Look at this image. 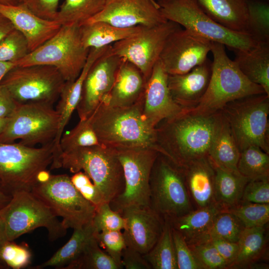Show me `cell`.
Masks as SVG:
<instances>
[{"mask_svg": "<svg viewBox=\"0 0 269 269\" xmlns=\"http://www.w3.org/2000/svg\"><path fill=\"white\" fill-rule=\"evenodd\" d=\"M221 117L220 111L201 114L183 109L163 120L155 127L159 153L180 168L208 156Z\"/></svg>", "mask_w": 269, "mask_h": 269, "instance_id": "obj_1", "label": "cell"}, {"mask_svg": "<svg viewBox=\"0 0 269 269\" xmlns=\"http://www.w3.org/2000/svg\"><path fill=\"white\" fill-rule=\"evenodd\" d=\"M143 98L126 107L101 103L90 116L93 128L102 145L114 148L143 147L156 150L155 128L142 114Z\"/></svg>", "mask_w": 269, "mask_h": 269, "instance_id": "obj_2", "label": "cell"}, {"mask_svg": "<svg viewBox=\"0 0 269 269\" xmlns=\"http://www.w3.org/2000/svg\"><path fill=\"white\" fill-rule=\"evenodd\" d=\"M225 47L221 43L212 42L210 52L213 61L207 90L196 106L184 110L201 114L214 113L234 100L266 93L262 87L250 81L234 61L229 58Z\"/></svg>", "mask_w": 269, "mask_h": 269, "instance_id": "obj_3", "label": "cell"}, {"mask_svg": "<svg viewBox=\"0 0 269 269\" xmlns=\"http://www.w3.org/2000/svg\"><path fill=\"white\" fill-rule=\"evenodd\" d=\"M60 167L74 173L83 171L110 203L123 191V169L116 149L102 145L79 147L62 152Z\"/></svg>", "mask_w": 269, "mask_h": 269, "instance_id": "obj_4", "label": "cell"}, {"mask_svg": "<svg viewBox=\"0 0 269 269\" xmlns=\"http://www.w3.org/2000/svg\"><path fill=\"white\" fill-rule=\"evenodd\" d=\"M53 141L40 147L0 142V182L11 195L31 191L53 158Z\"/></svg>", "mask_w": 269, "mask_h": 269, "instance_id": "obj_5", "label": "cell"}, {"mask_svg": "<svg viewBox=\"0 0 269 269\" xmlns=\"http://www.w3.org/2000/svg\"><path fill=\"white\" fill-rule=\"evenodd\" d=\"M240 151L255 145L269 154V95L246 96L221 110Z\"/></svg>", "mask_w": 269, "mask_h": 269, "instance_id": "obj_6", "label": "cell"}, {"mask_svg": "<svg viewBox=\"0 0 269 269\" xmlns=\"http://www.w3.org/2000/svg\"><path fill=\"white\" fill-rule=\"evenodd\" d=\"M89 51L82 42L79 26L62 25L54 35L16 64L51 65L58 69L65 81H71L80 74Z\"/></svg>", "mask_w": 269, "mask_h": 269, "instance_id": "obj_7", "label": "cell"}, {"mask_svg": "<svg viewBox=\"0 0 269 269\" xmlns=\"http://www.w3.org/2000/svg\"><path fill=\"white\" fill-rule=\"evenodd\" d=\"M0 216L8 241L40 227L47 229L51 241L67 233V229L53 210L31 191L23 190L12 194L9 202L0 210Z\"/></svg>", "mask_w": 269, "mask_h": 269, "instance_id": "obj_8", "label": "cell"}, {"mask_svg": "<svg viewBox=\"0 0 269 269\" xmlns=\"http://www.w3.org/2000/svg\"><path fill=\"white\" fill-rule=\"evenodd\" d=\"M161 11L167 20L234 51L248 50L258 44L248 33L232 30L216 22L195 0H171L161 6Z\"/></svg>", "mask_w": 269, "mask_h": 269, "instance_id": "obj_9", "label": "cell"}, {"mask_svg": "<svg viewBox=\"0 0 269 269\" xmlns=\"http://www.w3.org/2000/svg\"><path fill=\"white\" fill-rule=\"evenodd\" d=\"M31 192L62 218L67 229L92 223L96 207L81 195L68 175L50 174L46 180L37 182Z\"/></svg>", "mask_w": 269, "mask_h": 269, "instance_id": "obj_10", "label": "cell"}, {"mask_svg": "<svg viewBox=\"0 0 269 269\" xmlns=\"http://www.w3.org/2000/svg\"><path fill=\"white\" fill-rule=\"evenodd\" d=\"M149 206L163 218L172 219L192 211L182 169L159 153L149 178Z\"/></svg>", "mask_w": 269, "mask_h": 269, "instance_id": "obj_11", "label": "cell"}, {"mask_svg": "<svg viewBox=\"0 0 269 269\" xmlns=\"http://www.w3.org/2000/svg\"><path fill=\"white\" fill-rule=\"evenodd\" d=\"M65 82L55 67L34 64L14 66L0 84L19 104L38 103L53 106L59 99Z\"/></svg>", "mask_w": 269, "mask_h": 269, "instance_id": "obj_12", "label": "cell"}, {"mask_svg": "<svg viewBox=\"0 0 269 269\" xmlns=\"http://www.w3.org/2000/svg\"><path fill=\"white\" fill-rule=\"evenodd\" d=\"M59 116L53 106L38 103L18 104L0 134V142L33 146L47 144L54 139Z\"/></svg>", "mask_w": 269, "mask_h": 269, "instance_id": "obj_13", "label": "cell"}, {"mask_svg": "<svg viewBox=\"0 0 269 269\" xmlns=\"http://www.w3.org/2000/svg\"><path fill=\"white\" fill-rule=\"evenodd\" d=\"M115 149L123 169L125 187L110 207L120 214L128 208L149 206L150 175L159 152L143 147Z\"/></svg>", "mask_w": 269, "mask_h": 269, "instance_id": "obj_14", "label": "cell"}, {"mask_svg": "<svg viewBox=\"0 0 269 269\" xmlns=\"http://www.w3.org/2000/svg\"><path fill=\"white\" fill-rule=\"evenodd\" d=\"M179 28L180 25L169 20L144 27L136 34L111 45V51L135 65L147 80L168 37Z\"/></svg>", "mask_w": 269, "mask_h": 269, "instance_id": "obj_15", "label": "cell"}, {"mask_svg": "<svg viewBox=\"0 0 269 269\" xmlns=\"http://www.w3.org/2000/svg\"><path fill=\"white\" fill-rule=\"evenodd\" d=\"M212 42L180 27L168 37L159 60L168 74H184L207 59Z\"/></svg>", "mask_w": 269, "mask_h": 269, "instance_id": "obj_16", "label": "cell"}, {"mask_svg": "<svg viewBox=\"0 0 269 269\" xmlns=\"http://www.w3.org/2000/svg\"><path fill=\"white\" fill-rule=\"evenodd\" d=\"M111 45L93 63L83 82L76 108L80 120L89 118L105 103L115 82L122 58L111 51Z\"/></svg>", "mask_w": 269, "mask_h": 269, "instance_id": "obj_17", "label": "cell"}, {"mask_svg": "<svg viewBox=\"0 0 269 269\" xmlns=\"http://www.w3.org/2000/svg\"><path fill=\"white\" fill-rule=\"evenodd\" d=\"M99 21L130 28L152 27L167 20L155 0H107L104 9L86 22Z\"/></svg>", "mask_w": 269, "mask_h": 269, "instance_id": "obj_18", "label": "cell"}, {"mask_svg": "<svg viewBox=\"0 0 269 269\" xmlns=\"http://www.w3.org/2000/svg\"><path fill=\"white\" fill-rule=\"evenodd\" d=\"M120 214L126 221L123 233L126 246L146 254L160 237L164 218L150 206L130 207Z\"/></svg>", "mask_w": 269, "mask_h": 269, "instance_id": "obj_19", "label": "cell"}, {"mask_svg": "<svg viewBox=\"0 0 269 269\" xmlns=\"http://www.w3.org/2000/svg\"><path fill=\"white\" fill-rule=\"evenodd\" d=\"M167 76L159 60L146 82L142 114L147 123L154 128L163 120L173 117L183 110L171 97L167 85Z\"/></svg>", "mask_w": 269, "mask_h": 269, "instance_id": "obj_20", "label": "cell"}, {"mask_svg": "<svg viewBox=\"0 0 269 269\" xmlns=\"http://www.w3.org/2000/svg\"><path fill=\"white\" fill-rule=\"evenodd\" d=\"M0 13L26 39L30 52L54 35L61 25L56 21L42 18L30 11L23 3L16 5L0 4Z\"/></svg>", "mask_w": 269, "mask_h": 269, "instance_id": "obj_21", "label": "cell"}, {"mask_svg": "<svg viewBox=\"0 0 269 269\" xmlns=\"http://www.w3.org/2000/svg\"><path fill=\"white\" fill-rule=\"evenodd\" d=\"M108 47L90 48L86 63L80 74L75 80L65 81L64 84L55 109L59 115V120L58 132L53 140V158L51 165L53 168L59 167V159L62 153L60 140L65 127L80 101L85 78L93 63L106 51Z\"/></svg>", "mask_w": 269, "mask_h": 269, "instance_id": "obj_22", "label": "cell"}, {"mask_svg": "<svg viewBox=\"0 0 269 269\" xmlns=\"http://www.w3.org/2000/svg\"><path fill=\"white\" fill-rule=\"evenodd\" d=\"M211 71L212 62L207 58L187 73L168 74L167 85L173 100L183 109L196 106L207 90Z\"/></svg>", "mask_w": 269, "mask_h": 269, "instance_id": "obj_23", "label": "cell"}, {"mask_svg": "<svg viewBox=\"0 0 269 269\" xmlns=\"http://www.w3.org/2000/svg\"><path fill=\"white\" fill-rule=\"evenodd\" d=\"M147 81L137 67L122 58L112 88L103 104L114 107L134 104L143 98Z\"/></svg>", "mask_w": 269, "mask_h": 269, "instance_id": "obj_24", "label": "cell"}, {"mask_svg": "<svg viewBox=\"0 0 269 269\" xmlns=\"http://www.w3.org/2000/svg\"><path fill=\"white\" fill-rule=\"evenodd\" d=\"M188 190L199 208L216 203L215 198L214 165L208 156L202 157L180 168Z\"/></svg>", "mask_w": 269, "mask_h": 269, "instance_id": "obj_25", "label": "cell"}, {"mask_svg": "<svg viewBox=\"0 0 269 269\" xmlns=\"http://www.w3.org/2000/svg\"><path fill=\"white\" fill-rule=\"evenodd\" d=\"M224 210L215 203L181 216L168 219L171 227L182 235L188 245H191L207 241L208 232L215 219Z\"/></svg>", "mask_w": 269, "mask_h": 269, "instance_id": "obj_26", "label": "cell"}, {"mask_svg": "<svg viewBox=\"0 0 269 269\" xmlns=\"http://www.w3.org/2000/svg\"><path fill=\"white\" fill-rule=\"evenodd\" d=\"M201 9L217 23L234 31L247 32L246 0H195Z\"/></svg>", "mask_w": 269, "mask_h": 269, "instance_id": "obj_27", "label": "cell"}, {"mask_svg": "<svg viewBox=\"0 0 269 269\" xmlns=\"http://www.w3.org/2000/svg\"><path fill=\"white\" fill-rule=\"evenodd\" d=\"M234 62L252 82L269 95V43H258L248 50H235Z\"/></svg>", "mask_w": 269, "mask_h": 269, "instance_id": "obj_28", "label": "cell"}, {"mask_svg": "<svg viewBox=\"0 0 269 269\" xmlns=\"http://www.w3.org/2000/svg\"><path fill=\"white\" fill-rule=\"evenodd\" d=\"M240 153L229 125L221 113L208 156L214 166L240 174L237 169Z\"/></svg>", "mask_w": 269, "mask_h": 269, "instance_id": "obj_29", "label": "cell"}, {"mask_svg": "<svg viewBox=\"0 0 269 269\" xmlns=\"http://www.w3.org/2000/svg\"><path fill=\"white\" fill-rule=\"evenodd\" d=\"M143 27L123 28L99 21L84 23L80 26V32L86 48H101L133 36Z\"/></svg>", "mask_w": 269, "mask_h": 269, "instance_id": "obj_30", "label": "cell"}, {"mask_svg": "<svg viewBox=\"0 0 269 269\" xmlns=\"http://www.w3.org/2000/svg\"><path fill=\"white\" fill-rule=\"evenodd\" d=\"M94 233L95 230L92 223L74 229L71 238L49 260L33 267L32 269H42L47 267H53L63 269L81 255Z\"/></svg>", "mask_w": 269, "mask_h": 269, "instance_id": "obj_31", "label": "cell"}, {"mask_svg": "<svg viewBox=\"0 0 269 269\" xmlns=\"http://www.w3.org/2000/svg\"><path fill=\"white\" fill-rule=\"evenodd\" d=\"M214 167L216 202L225 210L236 206L242 199L245 187L250 179L241 174Z\"/></svg>", "mask_w": 269, "mask_h": 269, "instance_id": "obj_32", "label": "cell"}, {"mask_svg": "<svg viewBox=\"0 0 269 269\" xmlns=\"http://www.w3.org/2000/svg\"><path fill=\"white\" fill-rule=\"evenodd\" d=\"M107 0H65L58 9L55 21L62 25L81 26L100 13Z\"/></svg>", "mask_w": 269, "mask_h": 269, "instance_id": "obj_33", "label": "cell"}, {"mask_svg": "<svg viewBox=\"0 0 269 269\" xmlns=\"http://www.w3.org/2000/svg\"><path fill=\"white\" fill-rule=\"evenodd\" d=\"M144 257L153 269H178L169 221L164 218L162 232Z\"/></svg>", "mask_w": 269, "mask_h": 269, "instance_id": "obj_34", "label": "cell"}, {"mask_svg": "<svg viewBox=\"0 0 269 269\" xmlns=\"http://www.w3.org/2000/svg\"><path fill=\"white\" fill-rule=\"evenodd\" d=\"M247 32L257 43H269V4L263 0H246Z\"/></svg>", "mask_w": 269, "mask_h": 269, "instance_id": "obj_35", "label": "cell"}, {"mask_svg": "<svg viewBox=\"0 0 269 269\" xmlns=\"http://www.w3.org/2000/svg\"><path fill=\"white\" fill-rule=\"evenodd\" d=\"M264 227L245 228L238 242V253L233 266L244 267L255 261L265 246Z\"/></svg>", "mask_w": 269, "mask_h": 269, "instance_id": "obj_36", "label": "cell"}, {"mask_svg": "<svg viewBox=\"0 0 269 269\" xmlns=\"http://www.w3.org/2000/svg\"><path fill=\"white\" fill-rule=\"evenodd\" d=\"M237 169L250 180L269 177V154L257 146H249L241 151Z\"/></svg>", "mask_w": 269, "mask_h": 269, "instance_id": "obj_37", "label": "cell"}, {"mask_svg": "<svg viewBox=\"0 0 269 269\" xmlns=\"http://www.w3.org/2000/svg\"><path fill=\"white\" fill-rule=\"evenodd\" d=\"M99 245L94 235L81 255L63 269H121Z\"/></svg>", "mask_w": 269, "mask_h": 269, "instance_id": "obj_38", "label": "cell"}, {"mask_svg": "<svg viewBox=\"0 0 269 269\" xmlns=\"http://www.w3.org/2000/svg\"><path fill=\"white\" fill-rule=\"evenodd\" d=\"M101 145L93 128L90 117L80 120L67 134L62 135L60 140L62 153L79 147Z\"/></svg>", "mask_w": 269, "mask_h": 269, "instance_id": "obj_39", "label": "cell"}, {"mask_svg": "<svg viewBox=\"0 0 269 269\" xmlns=\"http://www.w3.org/2000/svg\"><path fill=\"white\" fill-rule=\"evenodd\" d=\"M245 228L236 216L224 210L219 213L215 219L208 232L207 241L217 238L238 243Z\"/></svg>", "mask_w": 269, "mask_h": 269, "instance_id": "obj_40", "label": "cell"}, {"mask_svg": "<svg viewBox=\"0 0 269 269\" xmlns=\"http://www.w3.org/2000/svg\"><path fill=\"white\" fill-rule=\"evenodd\" d=\"M226 211L236 216L245 228L264 227L269 221V203L243 202Z\"/></svg>", "mask_w": 269, "mask_h": 269, "instance_id": "obj_41", "label": "cell"}, {"mask_svg": "<svg viewBox=\"0 0 269 269\" xmlns=\"http://www.w3.org/2000/svg\"><path fill=\"white\" fill-rule=\"evenodd\" d=\"M29 52L26 39L15 28L0 39V62L17 63Z\"/></svg>", "mask_w": 269, "mask_h": 269, "instance_id": "obj_42", "label": "cell"}, {"mask_svg": "<svg viewBox=\"0 0 269 269\" xmlns=\"http://www.w3.org/2000/svg\"><path fill=\"white\" fill-rule=\"evenodd\" d=\"M95 233L109 231H122L125 227V218L105 202L96 208L92 221Z\"/></svg>", "mask_w": 269, "mask_h": 269, "instance_id": "obj_43", "label": "cell"}, {"mask_svg": "<svg viewBox=\"0 0 269 269\" xmlns=\"http://www.w3.org/2000/svg\"><path fill=\"white\" fill-rule=\"evenodd\" d=\"M31 259V253L26 244L17 245L8 240L0 250V262L13 269L27 267Z\"/></svg>", "mask_w": 269, "mask_h": 269, "instance_id": "obj_44", "label": "cell"}, {"mask_svg": "<svg viewBox=\"0 0 269 269\" xmlns=\"http://www.w3.org/2000/svg\"><path fill=\"white\" fill-rule=\"evenodd\" d=\"M94 237L100 247L123 269L122 255L127 246L122 231L95 233Z\"/></svg>", "mask_w": 269, "mask_h": 269, "instance_id": "obj_45", "label": "cell"}, {"mask_svg": "<svg viewBox=\"0 0 269 269\" xmlns=\"http://www.w3.org/2000/svg\"><path fill=\"white\" fill-rule=\"evenodd\" d=\"M202 269H225L228 265L208 241L188 245Z\"/></svg>", "mask_w": 269, "mask_h": 269, "instance_id": "obj_46", "label": "cell"}, {"mask_svg": "<svg viewBox=\"0 0 269 269\" xmlns=\"http://www.w3.org/2000/svg\"><path fill=\"white\" fill-rule=\"evenodd\" d=\"M70 179L76 189L96 208L106 202L100 189L83 171L74 173Z\"/></svg>", "mask_w": 269, "mask_h": 269, "instance_id": "obj_47", "label": "cell"}, {"mask_svg": "<svg viewBox=\"0 0 269 269\" xmlns=\"http://www.w3.org/2000/svg\"><path fill=\"white\" fill-rule=\"evenodd\" d=\"M172 240L178 269H201L182 235L171 227Z\"/></svg>", "mask_w": 269, "mask_h": 269, "instance_id": "obj_48", "label": "cell"}, {"mask_svg": "<svg viewBox=\"0 0 269 269\" xmlns=\"http://www.w3.org/2000/svg\"><path fill=\"white\" fill-rule=\"evenodd\" d=\"M243 202L269 203V177L250 180L245 187Z\"/></svg>", "mask_w": 269, "mask_h": 269, "instance_id": "obj_49", "label": "cell"}, {"mask_svg": "<svg viewBox=\"0 0 269 269\" xmlns=\"http://www.w3.org/2000/svg\"><path fill=\"white\" fill-rule=\"evenodd\" d=\"M59 1V0H24L22 3L39 17L55 21Z\"/></svg>", "mask_w": 269, "mask_h": 269, "instance_id": "obj_50", "label": "cell"}, {"mask_svg": "<svg viewBox=\"0 0 269 269\" xmlns=\"http://www.w3.org/2000/svg\"><path fill=\"white\" fill-rule=\"evenodd\" d=\"M121 263L123 268L126 269H151L144 255L128 246L123 251Z\"/></svg>", "mask_w": 269, "mask_h": 269, "instance_id": "obj_51", "label": "cell"}, {"mask_svg": "<svg viewBox=\"0 0 269 269\" xmlns=\"http://www.w3.org/2000/svg\"><path fill=\"white\" fill-rule=\"evenodd\" d=\"M208 241L216 249L219 254L227 263L228 267L233 265L238 253V243L217 238H211Z\"/></svg>", "mask_w": 269, "mask_h": 269, "instance_id": "obj_52", "label": "cell"}, {"mask_svg": "<svg viewBox=\"0 0 269 269\" xmlns=\"http://www.w3.org/2000/svg\"><path fill=\"white\" fill-rule=\"evenodd\" d=\"M18 104L7 89L0 84V118L10 117L15 111Z\"/></svg>", "mask_w": 269, "mask_h": 269, "instance_id": "obj_53", "label": "cell"}, {"mask_svg": "<svg viewBox=\"0 0 269 269\" xmlns=\"http://www.w3.org/2000/svg\"><path fill=\"white\" fill-rule=\"evenodd\" d=\"M14 29L11 22L0 13V39Z\"/></svg>", "mask_w": 269, "mask_h": 269, "instance_id": "obj_54", "label": "cell"}, {"mask_svg": "<svg viewBox=\"0 0 269 269\" xmlns=\"http://www.w3.org/2000/svg\"><path fill=\"white\" fill-rule=\"evenodd\" d=\"M12 195L3 187L0 182V210L3 208L10 200Z\"/></svg>", "mask_w": 269, "mask_h": 269, "instance_id": "obj_55", "label": "cell"}, {"mask_svg": "<svg viewBox=\"0 0 269 269\" xmlns=\"http://www.w3.org/2000/svg\"><path fill=\"white\" fill-rule=\"evenodd\" d=\"M16 65L15 63L0 62V82L6 74Z\"/></svg>", "mask_w": 269, "mask_h": 269, "instance_id": "obj_56", "label": "cell"}, {"mask_svg": "<svg viewBox=\"0 0 269 269\" xmlns=\"http://www.w3.org/2000/svg\"><path fill=\"white\" fill-rule=\"evenodd\" d=\"M7 241L4 223L0 216V250Z\"/></svg>", "mask_w": 269, "mask_h": 269, "instance_id": "obj_57", "label": "cell"}, {"mask_svg": "<svg viewBox=\"0 0 269 269\" xmlns=\"http://www.w3.org/2000/svg\"><path fill=\"white\" fill-rule=\"evenodd\" d=\"M9 118H0V134L4 131L9 120Z\"/></svg>", "mask_w": 269, "mask_h": 269, "instance_id": "obj_58", "label": "cell"}, {"mask_svg": "<svg viewBox=\"0 0 269 269\" xmlns=\"http://www.w3.org/2000/svg\"><path fill=\"white\" fill-rule=\"evenodd\" d=\"M0 4L6 5H16L19 3L17 0H0Z\"/></svg>", "mask_w": 269, "mask_h": 269, "instance_id": "obj_59", "label": "cell"}, {"mask_svg": "<svg viewBox=\"0 0 269 269\" xmlns=\"http://www.w3.org/2000/svg\"><path fill=\"white\" fill-rule=\"evenodd\" d=\"M170 0H156V1L159 4V5L161 6L164 4L169 1Z\"/></svg>", "mask_w": 269, "mask_h": 269, "instance_id": "obj_60", "label": "cell"}, {"mask_svg": "<svg viewBox=\"0 0 269 269\" xmlns=\"http://www.w3.org/2000/svg\"><path fill=\"white\" fill-rule=\"evenodd\" d=\"M8 268L4 265V264H2L0 262V269H7Z\"/></svg>", "mask_w": 269, "mask_h": 269, "instance_id": "obj_61", "label": "cell"}, {"mask_svg": "<svg viewBox=\"0 0 269 269\" xmlns=\"http://www.w3.org/2000/svg\"><path fill=\"white\" fill-rule=\"evenodd\" d=\"M19 3H22L24 0H17Z\"/></svg>", "mask_w": 269, "mask_h": 269, "instance_id": "obj_62", "label": "cell"}, {"mask_svg": "<svg viewBox=\"0 0 269 269\" xmlns=\"http://www.w3.org/2000/svg\"><path fill=\"white\" fill-rule=\"evenodd\" d=\"M263 0L268 1V0Z\"/></svg>", "mask_w": 269, "mask_h": 269, "instance_id": "obj_63", "label": "cell"}]
</instances>
